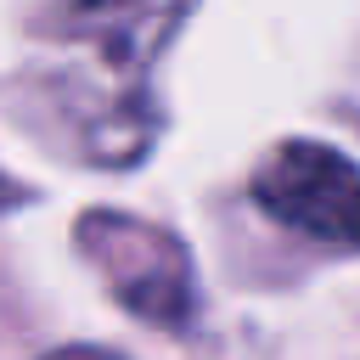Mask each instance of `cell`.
Masks as SVG:
<instances>
[{"instance_id":"6da1fadb","label":"cell","mask_w":360,"mask_h":360,"mask_svg":"<svg viewBox=\"0 0 360 360\" xmlns=\"http://www.w3.org/2000/svg\"><path fill=\"white\" fill-rule=\"evenodd\" d=\"M79 248L96 259L112 298L124 309H135L141 321H152V326H186L191 321V309H197L191 259H186L180 236H169L163 225L96 208L79 219Z\"/></svg>"},{"instance_id":"277c9868","label":"cell","mask_w":360,"mask_h":360,"mask_svg":"<svg viewBox=\"0 0 360 360\" xmlns=\"http://www.w3.org/2000/svg\"><path fill=\"white\" fill-rule=\"evenodd\" d=\"M0 197H6V186H0Z\"/></svg>"},{"instance_id":"7a4b0ae2","label":"cell","mask_w":360,"mask_h":360,"mask_svg":"<svg viewBox=\"0 0 360 360\" xmlns=\"http://www.w3.org/2000/svg\"><path fill=\"white\" fill-rule=\"evenodd\" d=\"M253 202L332 248H360V169L326 141H287L253 180Z\"/></svg>"},{"instance_id":"3957f363","label":"cell","mask_w":360,"mask_h":360,"mask_svg":"<svg viewBox=\"0 0 360 360\" xmlns=\"http://www.w3.org/2000/svg\"><path fill=\"white\" fill-rule=\"evenodd\" d=\"M68 6H79V11H112V6H129V0H68Z\"/></svg>"}]
</instances>
